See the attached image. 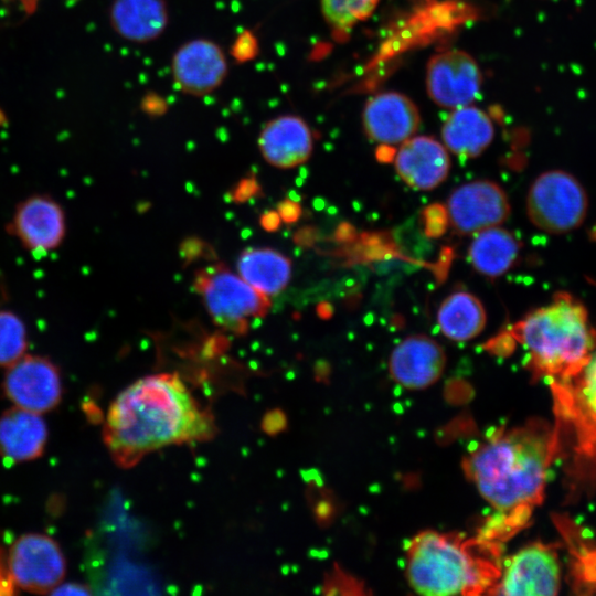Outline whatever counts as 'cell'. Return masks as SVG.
Instances as JSON below:
<instances>
[{
    "label": "cell",
    "instance_id": "obj_1",
    "mask_svg": "<svg viewBox=\"0 0 596 596\" xmlns=\"http://www.w3.org/2000/svg\"><path fill=\"white\" fill-rule=\"evenodd\" d=\"M558 456L555 423L531 418L496 430L464 458L466 476L494 510L480 536L503 545L529 524Z\"/></svg>",
    "mask_w": 596,
    "mask_h": 596
},
{
    "label": "cell",
    "instance_id": "obj_2",
    "mask_svg": "<svg viewBox=\"0 0 596 596\" xmlns=\"http://www.w3.org/2000/svg\"><path fill=\"white\" fill-rule=\"evenodd\" d=\"M214 432L175 374L145 376L121 391L110 404L103 437L116 464L128 467L168 445L203 440Z\"/></svg>",
    "mask_w": 596,
    "mask_h": 596
},
{
    "label": "cell",
    "instance_id": "obj_3",
    "mask_svg": "<svg viewBox=\"0 0 596 596\" xmlns=\"http://www.w3.org/2000/svg\"><path fill=\"white\" fill-rule=\"evenodd\" d=\"M501 552L502 544L479 534L424 530L407 542L406 579L426 596L489 595L500 576Z\"/></svg>",
    "mask_w": 596,
    "mask_h": 596
},
{
    "label": "cell",
    "instance_id": "obj_4",
    "mask_svg": "<svg viewBox=\"0 0 596 596\" xmlns=\"http://www.w3.org/2000/svg\"><path fill=\"white\" fill-rule=\"evenodd\" d=\"M510 337L528 351L526 368L547 384L576 376L596 348L585 306L568 292H558L510 330Z\"/></svg>",
    "mask_w": 596,
    "mask_h": 596
},
{
    "label": "cell",
    "instance_id": "obj_5",
    "mask_svg": "<svg viewBox=\"0 0 596 596\" xmlns=\"http://www.w3.org/2000/svg\"><path fill=\"white\" fill-rule=\"evenodd\" d=\"M549 386L558 433V460L564 464V501L575 504L596 492V348L576 376Z\"/></svg>",
    "mask_w": 596,
    "mask_h": 596
},
{
    "label": "cell",
    "instance_id": "obj_6",
    "mask_svg": "<svg viewBox=\"0 0 596 596\" xmlns=\"http://www.w3.org/2000/svg\"><path fill=\"white\" fill-rule=\"evenodd\" d=\"M193 288L212 320L221 328L244 334L252 319L265 317L269 298L224 264H213L194 274Z\"/></svg>",
    "mask_w": 596,
    "mask_h": 596
},
{
    "label": "cell",
    "instance_id": "obj_7",
    "mask_svg": "<svg viewBox=\"0 0 596 596\" xmlns=\"http://www.w3.org/2000/svg\"><path fill=\"white\" fill-rule=\"evenodd\" d=\"M588 211V196L582 183L563 170L541 173L530 185L526 213L539 230L561 235L582 225Z\"/></svg>",
    "mask_w": 596,
    "mask_h": 596
},
{
    "label": "cell",
    "instance_id": "obj_8",
    "mask_svg": "<svg viewBox=\"0 0 596 596\" xmlns=\"http://www.w3.org/2000/svg\"><path fill=\"white\" fill-rule=\"evenodd\" d=\"M560 544L541 541L524 545L502 561L500 576L489 595L553 596L560 592Z\"/></svg>",
    "mask_w": 596,
    "mask_h": 596
},
{
    "label": "cell",
    "instance_id": "obj_9",
    "mask_svg": "<svg viewBox=\"0 0 596 596\" xmlns=\"http://www.w3.org/2000/svg\"><path fill=\"white\" fill-rule=\"evenodd\" d=\"M13 583L35 594L51 593L66 574V561L58 543L42 533L19 536L8 552Z\"/></svg>",
    "mask_w": 596,
    "mask_h": 596
},
{
    "label": "cell",
    "instance_id": "obj_10",
    "mask_svg": "<svg viewBox=\"0 0 596 596\" xmlns=\"http://www.w3.org/2000/svg\"><path fill=\"white\" fill-rule=\"evenodd\" d=\"M425 83L429 98L436 105L453 110L472 104L478 97L482 73L469 53L450 49L429 58Z\"/></svg>",
    "mask_w": 596,
    "mask_h": 596
},
{
    "label": "cell",
    "instance_id": "obj_11",
    "mask_svg": "<svg viewBox=\"0 0 596 596\" xmlns=\"http://www.w3.org/2000/svg\"><path fill=\"white\" fill-rule=\"evenodd\" d=\"M2 391L14 406L43 414L61 402V373L50 359L24 354L7 368Z\"/></svg>",
    "mask_w": 596,
    "mask_h": 596
},
{
    "label": "cell",
    "instance_id": "obj_12",
    "mask_svg": "<svg viewBox=\"0 0 596 596\" xmlns=\"http://www.w3.org/2000/svg\"><path fill=\"white\" fill-rule=\"evenodd\" d=\"M446 209L451 227L461 235L500 225L510 215L507 193L490 180H475L456 188Z\"/></svg>",
    "mask_w": 596,
    "mask_h": 596
},
{
    "label": "cell",
    "instance_id": "obj_13",
    "mask_svg": "<svg viewBox=\"0 0 596 596\" xmlns=\"http://www.w3.org/2000/svg\"><path fill=\"white\" fill-rule=\"evenodd\" d=\"M175 87L191 96H205L221 86L227 75L223 50L209 39H192L180 45L171 60Z\"/></svg>",
    "mask_w": 596,
    "mask_h": 596
},
{
    "label": "cell",
    "instance_id": "obj_14",
    "mask_svg": "<svg viewBox=\"0 0 596 596\" xmlns=\"http://www.w3.org/2000/svg\"><path fill=\"white\" fill-rule=\"evenodd\" d=\"M9 232L26 251L45 254L57 248L64 240L65 213L54 199L34 194L18 204Z\"/></svg>",
    "mask_w": 596,
    "mask_h": 596
},
{
    "label": "cell",
    "instance_id": "obj_15",
    "mask_svg": "<svg viewBox=\"0 0 596 596\" xmlns=\"http://www.w3.org/2000/svg\"><path fill=\"white\" fill-rule=\"evenodd\" d=\"M421 124L416 104L398 92H383L369 98L362 111L365 135L382 146L401 145L413 137Z\"/></svg>",
    "mask_w": 596,
    "mask_h": 596
},
{
    "label": "cell",
    "instance_id": "obj_16",
    "mask_svg": "<svg viewBox=\"0 0 596 596\" xmlns=\"http://www.w3.org/2000/svg\"><path fill=\"white\" fill-rule=\"evenodd\" d=\"M446 366L444 348L424 334H414L402 340L391 352L389 372L401 386L423 390L435 384Z\"/></svg>",
    "mask_w": 596,
    "mask_h": 596
},
{
    "label": "cell",
    "instance_id": "obj_17",
    "mask_svg": "<svg viewBox=\"0 0 596 596\" xmlns=\"http://www.w3.org/2000/svg\"><path fill=\"white\" fill-rule=\"evenodd\" d=\"M398 177L411 188L428 191L448 177L450 159L447 148L428 136L411 137L400 145L394 157Z\"/></svg>",
    "mask_w": 596,
    "mask_h": 596
},
{
    "label": "cell",
    "instance_id": "obj_18",
    "mask_svg": "<svg viewBox=\"0 0 596 596\" xmlns=\"http://www.w3.org/2000/svg\"><path fill=\"white\" fill-rule=\"evenodd\" d=\"M257 145L267 163L279 169H290L310 158L313 138L311 129L301 117L285 114L264 125Z\"/></svg>",
    "mask_w": 596,
    "mask_h": 596
},
{
    "label": "cell",
    "instance_id": "obj_19",
    "mask_svg": "<svg viewBox=\"0 0 596 596\" xmlns=\"http://www.w3.org/2000/svg\"><path fill=\"white\" fill-rule=\"evenodd\" d=\"M47 427L40 414L12 407L0 416V456L18 464L38 459L44 453Z\"/></svg>",
    "mask_w": 596,
    "mask_h": 596
},
{
    "label": "cell",
    "instance_id": "obj_20",
    "mask_svg": "<svg viewBox=\"0 0 596 596\" xmlns=\"http://www.w3.org/2000/svg\"><path fill=\"white\" fill-rule=\"evenodd\" d=\"M109 21L123 39L148 43L166 31L169 11L164 0H114L109 9Z\"/></svg>",
    "mask_w": 596,
    "mask_h": 596
},
{
    "label": "cell",
    "instance_id": "obj_21",
    "mask_svg": "<svg viewBox=\"0 0 596 596\" xmlns=\"http://www.w3.org/2000/svg\"><path fill=\"white\" fill-rule=\"evenodd\" d=\"M494 126L482 109L462 106L448 115L441 126V138L447 150L464 158L480 156L492 142Z\"/></svg>",
    "mask_w": 596,
    "mask_h": 596
},
{
    "label": "cell",
    "instance_id": "obj_22",
    "mask_svg": "<svg viewBox=\"0 0 596 596\" xmlns=\"http://www.w3.org/2000/svg\"><path fill=\"white\" fill-rule=\"evenodd\" d=\"M553 521L568 553L570 586L576 594L596 595V542L565 514H554Z\"/></svg>",
    "mask_w": 596,
    "mask_h": 596
},
{
    "label": "cell",
    "instance_id": "obj_23",
    "mask_svg": "<svg viewBox=\"0 0 596 596\" xmlns=\"http://www.w3.org/2000/svg\"><path fill=\"white\" fill-rule=\"evenodd\" d=\"M237 274L267 297L276 296L289 284L291 262L273 248H247L238 256Z\"/></svg>",
    "mask_w": 596,
    "mask_h": 596
},
{
    "label": "cell",
    "instance_id": "obj_24",
    "mask_svg": "<svg viewBox=\"0 0 596 596\" xmlns=\"http://www.w3.org/2000/svg\"><path fill=\"white\" fill-rule=\"evenodd\" d=\"M519 253L520 242L511 232L497 225L476 233L469 246V260L478 273L496 278L513 266Z\"/></svg>",
    "mask_w": 596,
    "mask_h": 596
},
{
    "label": "cell",
    "instance_id": "obj_25",
    "mask_svg": "<svg viewBox=\"0 0 596 596\" xmlns=\"http://www.w3.org/2000/svg\"><path fill=\"white\" fill-rule=\"evenodd\" d=\"M487 322L482 302L472 294L457 291L446 297L437 311L441 333L457 342L479 336Z\"/></svg>",
    "mask_w": 596,
    "mask_h": 596
},
{
    "label": "cell",
    "instance_id": "obj_26",
    "mask_svg": "<svg viewBox=\"0 0 596 596\" xmlns=\"http://www.w3.org/2000/svg\"><path fill=\"white\" fill-rule=\"evenodd\" d=\"M380 0H320L322 14L336 38H345L360 22L366 20Z\"/></svg>",
    "mask_w": 596,
    "mask_h": 596
},
{
    "label": "cell",
    "instance_id": "obj_27",
    "mask_svg": "<svg viewBox=\"0 0 596 596\" xmlns=\"http://www.w3.org/2000/svg\"><path fill=\"white\" fill-rule=\"evenodd\" d=\"M26 349L24 322L14 312L0 310V366H10L25 354Z\"/></svg>",
    "mask_w": 596,
    "mask_h": 596
},
{
    "label": "cell",
    "instance_id": "obj_28",
    "mask_svg": "<svg viewBox=\"0 0 596 596\" xmlns=\"http://www.w3.org/2000/svg\"><path fill=\"white\" fill-rule=\"evenodd\" d=\"M259 187L254 178H246L241 180L232 191V200L236 202H244L255 196L259 191Z\"/></svg>",
    "mask_w": 596,
    "mask_h": 596
},
{
    "label": "cell",
    "instance_id": "obj_29",
    "mask_svg": "<svg viewBox=\"0 0 596 596\" xmlns=\"http://www.w3.org/2000/svg\"><path fill=\"white\" fill-rule=\"evenodd\" d=\"M15 584L12 581L8 566V555L0 547V595L14 594Z\"/></svg>",
    "mask_w": 596,
    "mask_h": 596
},
{
    "label": "cell",
    "instance_id": "obj_30",
    "mask_svg": "<svg viewBox=\"0 0 596 596\" xmlns=\"http://www.w3.org/2000/svg\"><path fill=\"white\" fill-rule=\"evenodd\" d=\"M277 212L285 223H294L300 216V206L291 200H283L277 205Z\"/></svg>",
    "mask_w": 596,
    "mask_h": 596
},
{
    "label": "cell",
    "instance_id": "obj_31",
    "mask_svg": "<svg viewBox=\"0 0 596 596\" xmlns=\"http://www.w3.org/2000/svg\"><path fill=\"white\" fill-rule=\"evenodd\" d=\"M89 588L78 583H66L56 586L50 594L52 595H87Z\"/></svg>",
    "mask_w": 596,
    "mask_h": 596
},
{
    "label": "cell",
    "instance_id": "obj_32",
    "mask_svg": "<svg viewBox=\"0 0 596 596\" xmlns=\"http://www.w3.org/2000/svg\"><path fill=\"white\" fill-rule=\"evenodd\" d=\"M281 219L277 211H266L259 219L260 226L267 232H275L280 226Z\"/></svg>",
    "mask_w": 596,
    "mask_h": 596
},
{
    "label": "cell",
    "instance_id": "obj_33",
    "mask_svg": "<svg viewBox=\"0 0 596 596\" xmlns=\"http://www.w3.org/2000/svg\"><path fill=\"white\" fill-rule=\"evenodd\" d=\"M4 119L2 111L0 110V123Z\"/></svg>",
    "mask_w": 596,
    "mask_h": 596
}]
</instances>
